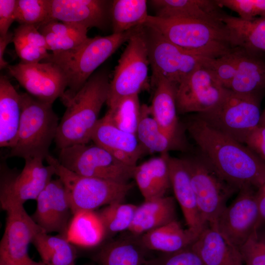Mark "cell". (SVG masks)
Masks as SVG:
<instances>
[{
  "mask_svg": "<svg viewBox=\"0 0 265 265\" xmlns=\"http://www.w3.org/2000/svg\"><path fill=\"white\" fill-rule=\"evenodd\" d=\"M260 98L226 89L210 109L196 114L215 130L244 144L249 133L259 125Z\"/></svg>",
  "mask_w": 265,
  "mask_h": 265,
  "instance_id": "8",
  "label": "cell"
},
{
  "mask_svg": "<svg viewBox=\"0 0 265 265\" xmlns=\"http://www.w3.org/2000/svg\"><path fill=\"white\" fill-rule=\"evenodd\" d=\"M37 28L45 38L48 50L53 53L72 50L88 38L87 28L56 20L49 21Z\"/></svg>",
  "mask_w": 265,
  "mask_h": 265,
  "instance_id": "30",
  "label": "cell"
},
{
  "mask_svg": "<svg viewBox=\"0 0 265 265\" xmlns=\"http://www.w3.org/2000/svg\"><path fill=\"white\" fill-rule=\"evenodd\" d=\"M51 0H17L15 21L38 27L49 19Z\"/></svg>",
  "mask_w": 265,
  "mask_h": 265,
  "instance_id": "39",
  "label": "cell"
},
{
  "mask_svg": "<svg viewBox=\"0 0 265 265\" xmlns=\"http://www.w3.org/2000/svg\"><path fill=\"white\" fill-rule=\"evenodd\" d=\"M239 54L240 48L236 47L217 58L204 57L202 64L213 73L225 88H228L235 76Z\"/></svg>",
  "mask_w": 265,
  "mask_h": 265,
  "instance_id": "40",
  "label": "cell"
},
{
  "mask_svg": "<svg viewBox=\"0 0 265 265\" xmlns=\"http://www.w3.org/2000/svg\"><path fill=\"white\" fill-rule=\"evenodd\" d=\"M171 186L182 211L187 228L199 235L208 225L202 220L190 176L182 159L168 155Z\"/></svg>",
  "mask_w": 265,
  "mask_h": 265,
  "instance_id": "19",
  "label": "cell"
},
{
  "mask_svg": "<svg viewBox=\"0 0 265 265\" xmlns=\"http://www.w3.org/2000/svg\"><path fill=\"white\" fill-rule=\"evenodd\" d=\"M146 265H205L191 246L148 260Z\"/></svg>",
  "mask_w": 265,
  "mask_h": 265,
  "instance_id": "43",
  "label": "cell"
},
{
  "mask_svg": "<svg viewBox=\"0 0 265 265\" xmlns=\"http://www.w3.org/2000/svg\"><path fill=\"white\" fill-rule=\"evenodd\" d=\"M199 235L188 228L184 229L174 220L143 234L140 240L146 250L166 254L190 246Z\"/></svg>",
  "mask_w": 265,
  "mask_h": 265,
  "instance_id": "26",
  "label": "cell"
},
{
  "mask_svg": "<svg viewBox=\"0 0 265 265\" xmlns=\"http://www.w3.org/2000/svg\"><path fill=\"white\" fill-rule=\"evenodd\" d=\"M139 26L123 33L88 37L78 47L67 52L50 53L42 61L55 64L65 76L68 89L61 99L63 104L78 92L99 66L128 42Z\"/></svg>",
  "mask_w": 265,
  "mask_h": 265,
  "instance_id": "3",
  "label": "cell"
},
{
  "mask_svg": "<svg viewBox=\"0 0 265 265\" xmlns=\"http://www.w3.org/2000/svg\"><path fill=\"white\" fill-rule=\"evenodd\" d=\"M50 201L54 232L66 236L69 219L72 214L65 187L58 178L52 180L46 186Z\"/></svg>",
  "mask_w": 265,
  "mask_h": 265,
  "instance_id": "37",
  "label": "cell"
},
{
  "mask_svg": "<svg viewBox=\"0 0 265 265\" xmlns=\"http://www.w3.org/2000/svg\"><path fill=\"white\" fill-rule=\"evenodd\" d=\"M146 250L140 238L119 239L102 247L94 260L99 265H146Z\"/></svg>",
  "mask_w": 265,
  "mask_h": 265,
  "instance_id": "32",
  "label": "cell"
},
{
  "mask_svg": "<svg viewBox=\"0 0 265 265\" xmlns=\"http://www.w3.org/2000/svg\"><path fill=\"white\" fill-rule=\"evenodd\" d=\"M138 95L125 97L109 108L106 115L117 127L136 134L141 114Z\"/></svg>",
  "mask_w": 265,
  "mask_h": 265,
  "instance_id": "36",
  "label": "cell"
},
{
  "mask_svg": "<svg viewBox=\"0 0 265 265\" xmlns=\"http://www.w3.org/2000/svg\"><path fill=\"white\" fill-rule=\"evenodd\" d=\"M244 144L265 161V126L259 125L246 138Z\"/></svg>",
  "mask_w": 265,
  "mask_h": 265,
  "instance_id": "45",
  "label": "cell"
},
{
  "mask_svg": "<svg viewBox=\"0 0 265 265\" xmlns=\"http://www.w3.org/2000/svg\"><path fill=\"white\" fill-rule=\"evenodd\" d=\"M59 163L81 176L127 183L133 178L135 167L127 165L103 147L78 144L59 149Z\"/></svg>",
  "mask_w": 265,
  "mask_h": 265,
  "instance_id": "10",
  "label": "cell"
},
{
  "mask_svg": "<svg viewBox=\"0 0 265 265\" xmlns=\"http://www.w3.org/2000/svg\"><path fill=\"white\" fill-rule=\"evenodd\" d=\"M186 128L200 154L238 191L257 190L265 183V161L244 144L213 128L196 114L187 120Z\"/></svg>",
  "mask_w": 265,
  "mask_h": 265,
  "instance_id": "1",
  "label": "cell"
},
{
  "mask_svg": "<svg viewBox=\"0 0 265 265\" xmlns=\"http://www.w3.org/2000/svg\"><path fill=\"white\" fill-rule=\"evenodd\" d=\"M148 2L155 10V16L159 18L223 23L221 19L224 13L216 0H152Z\"/></svg>",
  "mask_w": 265,
  "mask_h": 265,
  "instance_id": "20",
  "label": "cell"
},
{
  "mask_svg": "<svg viewBox=\"0 0 265 265\" xmlns=\"http://www.w3.org/2000/svg\"><path fill=\"white\" fill-rule=\"evenodd\" d=\"M227 89L260 98L265 92V53L240 48L236 74Z\"/></svg>",
  "mask_w": 265,
  "mask_h": 265,
  "instance_id": "21",
  "label": "cell"
},
{
  "mask_svg": "<svg viewBox=\"0 0 265 265\" xmlns=\"http://www.w3.org/2000/svg\"><path fill=\"white\" fill-rule=\"evenodd\" d=\"M221 21L234 47L265 53V17L246 20L224 13Z\"/></svg>",
  "mask_w": 265,
  "mask_h": 265,
  "instance_id": "28",
  "label": "cell"
},
{
  "mask_svg": "<svg viewBox=\"0 0 265 265\" xmlns=\"http://www.w3.org/2000/svg\"><path fill=\"white\" fill-rule=\"evenodd\" d=\"M244 265H265V226L261 220L239 249Z\"/></svg>",
  "mask_w": 265,
  "mask_h": 265,
  "instance_id": "41",
  "label": "cell"
},
{
  "mask_svg": "<svg viewBox=\"0 0 265 265\" xmlns=\"http://www.w3.org/2000/svg\"><path fill=\"white\" fill-rule=\"evenodd\" d=\"M111 3L112 1L106 0H51L47 22L56 20L87 29H104L110 22Z\"/></svg>",
  "mask_w": 265,
  "mask_h": 265,
  "instance_id": "17",
  "label": "cell"
},
{
  "mask_svg": "<svg viewBox=\"0 0 265 265\" xmlns=\"http://www.w3.org/2000/svg\"><path fill=\"white\" fill-rule=\"evenodd\" d=\"M91 141L132 167H135L139 159L147 153L136 134L121 130L106 115L99 119L92 133Z\"/></svg>",
  "mask_w": 265,
  "mask_h": 265,
  "instance_id": "18",
  "label": "cell"
},
{
  "mask_svg": "<svg viewBox=\"0 0 265 265\" xmlns=\"http://www.w3.org/2000/svg\"><path fill=\"white\" fill-rule=\"evenodd\" d=\"M175 219L174 199L162 196L144 200L137 207L132 222L128 231L140 236Z\"/></svg>",
  "mask_w": 265,
  "mask_h": 265,
  "instance_id": "27",
  "label": "cell"
},
{
  "mask_svg": "<svg viewBox=\"0 0 265 265\" xmlns=\"http://www.w3.org/2000/svg\"><path fill=\"white\" fill-rule=\"evenodd\" d=\"M55 169L63 183L72 214L81 210L94 211L103 206L123 202L132 187L129 183H119L77 174L63 166L51 155L45 159Z\"/></svg>",
  "mask_w": 265,
  "mask_h": 265,
  "instance_id": "6",
  "label": "cell"
},
{
  "mask_svg": "<svg viewBox=\"0 0 265 265\" xmlns=\"http://www.w3.org/2000/svg\"><path fill=\"white\" fill-rule=\"evenodd\" d=\"M144 25L173 44L204 57L217 58L235 48L223 23L149 15Z\"/></svg>",
  "mask_w": 265,
  "mask_h": 265,
  "instance_id": "4",
  "label": "cell"
},
{
  "mask_svg": "<svg viewBox=\"0 0 265 265\" xmlns=\"http://www.w3.org/2000/svg\"><path fill=\"white\" fill-rule=\"evenodd\" d=\"M143 26L152 72L151 86L160 79L177 86L202 64L204 57L173 44L154 29Z\"/></svg>",
  "mask_w": 265,
  "mask_h": 265,
  "instance_id": "11",
  "label": "cell"
},
{
  "mask_svg": "<svg viewBox=\"0 0 265 265\" xmlns=\"http://www.w3.org/2000/svg\"><path fill=\"white\" fill-rule=\"evenodd\" d=\"M256 190L240 189L219 216L214 228L233 246L239 249L262 220L256 196Z\"/></svg>",
  "mask_w": 265,
  "mask_h": 265,
  "instance_id": "14",
  "label": "cell"
},
{
  "mask_svg": "<svg viewBox=\"0 0 265 265\" xmlns=\"http://www.w3.org/2000/svg\"><path fill=\"white\" fill-rule=\"evenodd\" d=\"M21 117L15 145L7 157L44 160L55 139L59 125L58 117L53 104L41 101L26 92L19 93Z\"/></svg>",
  "mask_w": 265,
  "mask_h": 265,
  "instance_id": "5",
  "label": "cell"
},
{
  "mask_svg": "<svg viewBox=\"0 0 265 265\" xmlns=\"http://www.w3.org/2000/svg\"><path fill=\"white\" fill-rule=\"evenodd\" d=\"M168 154H160L135 166L133 178L144 200L164 196L171 187Z\"/></svg>",
  "mask_w": 265,
  "mask_h": 265,
  "instance_id": "24",
  "label": "cell"
},
{
  "mask_svg": "<svg viewBox=\"0 0 265 265\" xmlns=\"http://www.w3.org/2000/svg\"><path fill=\"white\" fill-rule=\"evenodd\" d=\"M146 0H112L110 22L112 33H121L143 26L148 16Z\"/></svg>",
  "mask_w": 265,
  "mask_h": 265,
  "instance_id": "35",
  "label": "cell"
},
{
  "mask_svg": "<svg viewBox=\"0 0 265 265\" xmlns=\"http://www.w3.org/2000/svg\"><path fill=\"white\" fill-rule=\"evenodd\" d=\"M36 209L33 216L34 221L47 233L54 232V226L50 198L46 187L36 199Z\"/></svg>",
  "mask_w": 265,
  "mask_h": 265,
  "instance_id": "44",
  "label": "cell"
},
{
  "mask_svg": "<svg viewBox=\"0 0 265 265\" xmlns=\"http://www.w3.org/2000/svg\"><path fill=\"white\" fill-rule=\"evenodd\" d=\"M45 231L38 233L32 240L42 261L46 265H74L77 251L66 236H53Z\"/></svg>",
  "mask_w": 265,
  "mask_h": 265,
  "instance_id": "33",
  "label": "cell"
},
{
  "mask_svg": "<svg viewBox=\"0 0 265 265\" xmlns=\"http://www.w3.org/2000/svg\"><path fill=\"white\" fill-rule=\"evenodd\" d=\"M256 196L261 217L265 221V183L256 190Z\"/></svg>",
  "mask_w": 265,
  "mask_h": 265,
  "instance_id": "48",
  "label": "cell"
},
{
  "mask_svg": "<svg viewBox=\"0 0 265 265\" xmlns=\"http://www.w3.org/2000/svg\"><path fill=\"white\" fill-rule=\"evenodd\" d=\"M21 117L20 94L8 79L0 77V147L11 148L16 142Z\"/></svg>",
  "mask_w": 265,
  "mask_h": 265,
  "instance_id": "25",
  "label": "cell"
},
{
  "mask_svg": "<svg viewBox=\"0 0 265 265\" xmlns=\"http://www.w3.org/2000/svg\"><path fill=\"white\" fill-rule=\"evenodd\" d=\"M110 81L107 70H100L64 104L66 109L54 139L58 148L88 144L91 140L100 112L107 100Z\"/></svg>",
  "mask_w": 265,
  "mask_h": 265,
  "instance_id": "2",
  "label": "cell"
},
{
  "mask_svg": "<svg viewBox=\"0 0 265 265\" xmlns=\"http://www.w3.org/2000/svg\"><path fill=\"white\" fill-rule=\"evenodd\" d=\"M188 171L204 223L214 227L228 199L236 191L200 154L182 158Z\"/></svg>",
  "mask_w": 265,
  "mask_h": 265,
  "instance_id": "9",
  "label": "cell"
},
{
  "mask_svg": "<svg viewBox=\"0 0 265 265\" xmlns=\"http://www.w3.org/2000/svg\"><path fill=\"white\" fill-rule=\"evenodd\" d=\"M106 232L98 213L81 210L73 214L66 237L73 244L83 247H93L104 239Z\"/></svg>",
  "mask_w": 265,
  "mask_h": 265,
  "instance_id": "31",
  "label": "cell"
},
{
  "mask_svg": "<svg viewBox=\"0 0 265 265\" xmlns=\"http://www.w3.org/2000/svg\"><path fill=\"white\" fill-rule=\"evenodd\" d=\"M149 65L147 41L141 26L128 41L115 68L106 103L108 108L122 99L138 95L151 86Z\"/></svg>",
  "mask_w": 265,
  "mask_h": 265,
  "instance_id": "7",
  "label": "cell"
},
{
  "mask_svg": "<svg viewBox=\"0 0 265 265\" xmlns=\"http://www.w3.org/2000/svg\"><path fill=\"white\" fill-rule=\"evenodd\" d=\"M190 246L205 265H244L239 249L209 226Z\"/></svg>",
  "mask_w": 265,
  "mask_h": 265,
  "instance_id": "23",
  "label": "cell"
},
{
  "mask_svg": "<svg viewBox=\"0 0 265 265\" xmlns=\"http://www.w3.org/2000/svg\"><path fill=\"white\" fill-rule=\"evenodd\" d=\"M21 172L0 168V202L1 209L13 205H23L28 200H36L55 175L50 164L45 166L38 159H25Z\"/></svg>",
  "mask_w": 265,
  "mask_h": 265,
  "instance_id": "12",
  "label": "cell"
},
{
  "mask_svg": "<svg viewBox=\"0 0 265 265\" xmlns=\"http://www.w3.org/2000/svg\"><path fill=\"white\" fill-rule=\"evenodd\" d=\"M221 7L236 12L241 19L251 20L265 17V0H216Z\"/></svg>",
  "mask_w": 265,
  "mask_h": 265,
  "instance_id": "42",
  "label": "cell"
},
{
  "mask_svg": "<svg viewBox=\"0 0 265 265\" xmlns=\"http://www.w3.org/2000/svg\"><path fill=\"white\" fill-rule=\"evenodd\" d=\"M3 210L6 217L0 242V261L14 265L32 262L28 245L38 233L44 231L27 214L23 205L11 206Z\"/></svg>",
  "mask_w": 265,
  "mask_h": 265,
  "instance_id": "15",
  "label": "cell"
},
{
  "mask_svg": "<svg viewBox=\"0 0 265 265\" xmlns=\"http://www.w3.org/2000/svg\"><path fill=\"white\" fill-rule=\"evenodd\" d=\"M74 265H76L75 264H74Z\"/></svg>",
  "mask_w": 265,
  "mask_h": 265,
  "instance_id": "51",
  "label": "cell"
},
{
  "mask_svg": "<svg viewBox=\"0 0 265 265\" xmlns=\"http://www.w3.org/2000/svg\"><path fill=\"white\" fill-rule=\"evenodd\" d=\"M152 87L154 88L149 106L152 116L166 133L184 144L177 115V86L164 79H160Z\"/></svg>",
  "mask_w": 265,
  "mask_h": 265,
  "instance_id": "22",
  "label": "cell"
},
{
  "mask_svg": "<svg viewBox=\"0 0 265 265\" xmlns=\"http://www.w3.org/2000/svg\"><path fill=\"white\" fill-rule=\"evenodd\" d=\"M14 34L9 31L5 35L0 36V68H7L8 63L4 59L3 55L7 46L13 41Z\"/></svg>",
  "mask_w": 265,
  "mask_h": 265,
  "instance_id": "47",
  "label": "cell"
},
{
  "mask_svg": "<svg viewBox=\"0 0 265 265\" xmlns=\"http://www.w3.org/2000/svg\"><path fill=\"white\" fill-rule=\"evenodd\" d=\"M137 206L116 202L106 206L98 212L106 234H115L129 230Z\"/></svg>",
  "mask_w": 265,
  "mask_h": 265,
  "instance_id": "38",
  "label": "cell"
},
{
  "mask_svg": "<svg viewBox=\"0 0 265 265\" xmlns=\"http://www.w3.org/2000/svg\"><path fill=\"white\" fill-rule=\"evenodd\" d=\"M0 265H46L42 261L35 262L33 261L32 262L22 265H14L5 263L2 261H0Z\"/></svg>",
  "mask_w": 265,
  "mask_h": 265,
  "instance_id": "49",
  "label": "cell"
},
{
  "mask_svg": "<svg viewBox=\"0 0 265 265\" xmlns=\"http://www.w3.org/2000/svg\"><path fill=\"white\" fill-rule=\"evenodd\" d=\"M17 0H0V35L3 36L8 32L15 21Z\"/></svg>",
  "mask_w": 265,
  "mask_h": 265,
  "instance_id": "46",
  "label": "cell"
},
{
  "mask_svg": "<svg viewBox=\"0 0 265 265\" xmlns=\"http://www.w3.org/2000/svg\"><path fill=\"white\" fill-rule=\"evenodd\" d=\"M259 125L265 126V108L263 111L261 113V119Z\"/></svg>",
  "mask_w": 265,
  "mask_h": 265,
  "instance_id": "50",
  "label": "cell"
},
{
  "mask_svg": "<svg viewBox=\"0 0 265 265\" xmlns=\"http://www.w3.org/2000/svg\"><path fill=\"white\" fill-rule=\"evenodd\" d=\"M136 135L147 152L168 153L185 148V144L172 138L160 127L151 115L149 106L141 105L140 121Z\"/></svg>",
  "mask_w": 265,
  "mask_h": 265,
  "instance_id": "29",
  "label": "cell"
},
{
  "mask_svg": "<svg viewBox=\"0 0 265 265\" xmlns=\"http://www.w3.org/2000/svg\"><path fill=\"white\" fill-rule=\"evenodd\" d=\"M7 68L27 93L41 101L53 104L57 98L64 96L66 79L59 67L52 62H20Z\"/></svg>",
  "mask_w": 265,
  "mask_h": 265,
  "instance_id": "13",
  "label": "cell"
},
{
  "mask_svg": "<svg viewBox=\"0 0 265 265\" xmlns=\"http://www.w3.org/2000/svg\"><path fill=\"white\" fill-rule=\"evenodd\" d=\"M227 88L203 64L177 86L176 102L178 113H200L216 104Z\"/></svg>",
  "mask_w": 265,
  "mask_h": 265,
  "instance_id": "16",
  "label": "cell"
},
{
  "mask_svg": "<svg viewBox=\"0 0 265 265\" xmlns=\"http://www.w3.org/2000/svg\"><path fill=\"white\" fill-rule=\"evenodd\" d=\"M13 34L12 42L21 62L37 63L49 57L45 38L36 26L20 25Z\"/></svg>",
  "mask_w": 265,
  "mask_h": 265,
  "instance_id": "34",
  "label": "cell"
}]
</instances>
